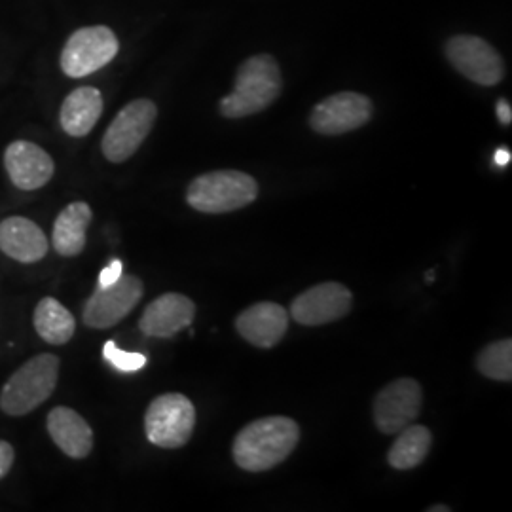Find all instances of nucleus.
<instances>
[{
    "label": "nucleus",
    "instance_id": "26",
    "mask_svg": "<svg viewBox=\"0 0 512 512\" xmlns=\"http://www.w3.org/2000/svg\"><path fill=\"white\" fill-rule=\"evenodd\" d=\"M497 116H499V122H501L503 126H509L512 122L511 105H509L505 99H501V101L497 103Z\"/></svg>",
    "mask_w": 512,
    "mask_h": 512
},
{
    "label": "nucleus",
    "instance_id": "10",
    "mask_svg": "<svg viewBox=\"0 0 512 512\" xmlns=\"http://www.w3.org/2000/svg\"><path fill=\"white\" fill-rule=\"evenodd\" d=\"M423 389L414 378H401L376 395L374 421L384 435H397L420 416Z\"/></svg>",
    "mask_w": 512,
    "mask_h": 512
},
{
    "label": "nucleus",
    "instance_id": "17",
    "mask_svg": "<svg viewBox=\"0 0 512 512\" xmlns=\"http://www.w3.org/2000/svg\"><path fill=\"white\" fill-rule=\"evenodd\" d=\"M46 429L55 446L69 458L84 459L92 454L93 431L76 410L55 406L48 414Z\"/></svg>",
    "mask_w": 512,
    "mask_h": 512
},
{
    "label": "nucleus",
    "instance_id": "19",
    "mask_svg": "<svg viewBox=\"0 0 512 512\" xmlns=\"http://www.w3.org/2000/svg\"><path fill=\"white\" fill-rule=\"evenodd\" d=\"M92 219V207L88 203H69L55 219L52 234L55 253L67 258L80 255L86 247V232Z\"/></svg>",
    "mask_w": 512,
    "mask_h": 512
},
{
    "label": "nucleus",
    "instance_id": "5",
    "mask_svg": "<svg viewBox=\"0 0 512 512\" xmlns=\"http://www.w3.org/2000/svg\"><path fill=\"white\" fill-rule=\"evenodd\" d=\"M196 427V408L181 393L156 397L145 414L147 439L158 448H183Z\"/></svg>",
    "mask_w": 512,
    "mask_h": 512
},
{
    "label": "nucleus",
    "instance_id": "1",
    "mask_svg": "<svg viewBox=\"0 0 512 512\" xmlns=\"http://www.w3.org/2000/svg\"><path fill=\"white\" fill-rule=\"evenodd\" d=\"M300 440V427L287 416H268L245 425L232 446V456L249 473L270 471L289 458Z\"/></svg>",
    "mask_w": 512,
    "mask_h": 512
},
{
    "label": "nucleus",
    "instance_id": "2",
    "mask_svg": "<svg viewBox=\"0 0 512 512\" xmlns=\"http://www.w3.org/2000/svg\"><path fill=\"white\" fill-rule=\"evenodd\" d=\"M61 361L54 353H40L6 380L0 391V410L6 416L21 418L46 403L57 387Z\"/></svg>",
    "mask_w": 512,
    "mask_h": 512
},
{
    "label": "nucleus",
    "instance_id": "9",
    "mask_svg": "<svg viewBox=\"0 0 512 512\" xmlns=\"http://www.w3.org/2000/svg\"><path fill=\"white\" fill-rule=\"evenodd\" d=\"M446 55L458 73L480 86H495L503 80V59L495 52L494 46L482 38L471 35L450 38L446 44Z\"/></svg>",
    "mask_w": 512,
    "mask_h": 512
},
{
    "label": "nucleus",
    "instance_id": "14",
    "mask_svg": "<svg viewBox=\"0 0 512 512\" xmlns=\"http://www.w3.org/2000/svg\"><path fill=\"white\" fill-rule=\"evenodd\" d=\"M196 304L179 293H165L152 300L139 319V329L150 338H171L192 325Z\"/></svg>",
    "mask_w": 512,
    "mask_h": 512
},
{
    "label": "nucleus",
    "instance_id": "24",
    "mask_svg": "<svg viewBox=\"0 0 512 512\" xmlns=\"http://www.w3.org/2000/svg\"><path fill=\"white\" fill-rule=\"evenodd\" d=\"M14 459H16L14 446L6 440H0V480L10 473V469L14 465Z\"/></svg>",
    "mask_w": 512,
    "mask_h": 512
},
{
    "label": "nucleus",
    "instance_id": "28",
    "mask_svg": "<svg viewBox=\"0 0 512 512\" xmlns=\"http://www.w3.org/2000/svg\"><path fill=\"white\" fill-rule=\"evenodd\" d=\"M429 512H450V507H446V505H437V507H429L427 509Z\"/></svg>",
    "mask_w": 512,
    "mask_h": 512
},
{
    "label": "nucleus",
    "instance_id": "16",
    "mask_svg": "<svg viewBox=\"0 0 512 512\" xmlns=\"http://www.w3.org/2000/svg\"><path fill=\"white\" fill-rule=\"evenodd\" d=\"M48 238L37 222L8 217L0 222V251L21 264H33L48 255Z\"/></svg>",
    "mask_w": 512,
    "mask_h": 512
},
{
    "label": "nucleus",
    "instance_id": "21",
    "mask_svg": "<svg viewBox=\"0 0 512 512\" xmlns=\"http://www.w3.org/2000/svg\"><path fill=\"white\" fill-rule=\"evenodd\" d=\"M397 435L399 437L393 442V446L387 454L389 465L399 471H408V469H414L421 465L431 450V440L433 439H431L429 429L423 425L410 423Z\"/></svg>",
    "mask_w": 512,
    "mask_h": 512
},
{
    "label": "nucleus",
    "instance_id": "25",
    "mask_svg": "<svg viewBox=\"0 0 512 512\" xmlns=\"http://www.w3.org/2000/svg\"><path fill=\"white\" fill-rule=\"evenodd\" d=\"M122 274H124L122 262H120V260H112L109 266L99 275V287H107V285L116 283Z\"/></svg>",
    "mask_w": 512,
    "mask_h": 512
},
{
    "label": "nucleus",
    "instance_id": "22",
    "mask_svg": "<svg viewBox=\"0 0 512 512\" xmlns=\"http://www.w3.org/2000/svg\"><path fill=\"white\" fill-rule=\"evenodd\" d=\"M476 368L482 376L495 382L512 380V340H499L482 349L476 357Z\"/></svg>",
    "mask_w": 512,
    "mask_h": 512
},
{
    "label": "nucleus",
    "instance_id": "4",
    "mask_svg": "<svg viewBox=\"0 0 512 512\" xmlns=\"http://www.w3.org/2000/svg\"><path fill=\"white\" fill-rule=\"evenodd\" d=\"M258 198V183L251 175L222 169L194 179L186 190V202L200 213L220 215L243 209Z\"/></svg>",
    "mask_w": 512,
    "mask_h": 512
},
{
    "label": "nucleus",
    "instance_id": "20",
    "mask_svg": "<svg viewBox=\"0 0 512 512\" xmlns=\"http://www.w3.org/2000/svg\"><path fill=\"white\" fill-rule=\"evenodd\" d=\"M33 325L38 336L50 346H63L74 336L76 319L59 300L52 296L42 298L35 308Z\"/></svg>",
    "mask_w": 512,
    "mask_h": 512
},
{
    "label": "nucleus",
    "instance_id": "12",
    "mask_svg": "<svg viewBox=\"0 0 512 512\" xmlns=\"http://www.w3.org/2000/svg\"><path fill=\"white\" fill-rule=\"evenodd\" d=\"M372 118V101L355 92L330 95L310 116V126L321 135H342L363 128Z\"/></svg>",
    "mask_w": 512,
    "mask_h": 512
},
{
    "label": "nucleus",
    "instance_id": "23",
    "mask_svg": "<svg viewBox=\"0 0 512 512\" xmlns=\"http://www.w3.org/2000/svg\"><path fill=\"white\" fill-rule=\"evenodd\" d=\"M103 355L110 365L122 372H137L147 365V357L143 353L133 351H122L114 342H107L103 348Z\"/></svg>",
    "mask_w": 512,
    "mask_h": 512
},
{
    "label": "nucleus",
    "instance_id": "15",
    "mask_svg": "<svg viewBox=\"0 0 512 512\" xmlns=\"http://www.w3.org/2000/svg\"><path fill=\"white\" fill-rule=\"evenodd\" d=\"M236 329L256 348H274L287 334L289 313L274 302H258L239 313Z\"/></svg>",
    "mask_w": 512,
    "mask_h": 512
},
{
    "label": "nucleus",
    "instance_id": "6",
    "mask_svg": "<svg viewBox=\"0 0 512 512\" xmlns=\"http://www.w3.org/2000/svg\"><path fill=\"white\" fill-rule=\"evenodd\" d=\"M158 109L150 99H135L116 114L105 131L101 148L112 164L128 162L154 128Z\"/></svg>",
    "mask_w": 512,
    "mask_h": 512
},
{
    "label": "nucleus",
    "instance_id": "11",
    "mask_svg": "<svg viewBox=\"0 0 512 512\" xmlns=\"http://www.w3.org/2000/svg\"><path fill=\"white\" fill-rule=\"evenodd\" d=\"M353 306V294L346 285L329 281L298 294L291 306L294 321L304 327H319L346 317Z\"/></svg>",
    "mask_w": 512,
    "mask_h": 512
},
{
    "label": "nucleus",
    "instance_id": "3",
    "mask_svg": "<svg viewBox=\"0 0 512 512\" xmlns=\"http://www.w3.org/2000/svg\"><path fill=\"white\" fill-rule=\"evenodd\" d=\"M281 71L272 55H255L239 67L234 92L220 101L226 118H245L268 109L281 93Z\"/></svg>",
    "mask_w": 512,
    "mask_h": 512
},
{
    "label": "nucleus",
    "instance_id": "8",
    "mask_svg": "<svg viewBox=\"0 0 512 512\" xmlns=\"http://www.w3.org/2000/svg\"><path fill=\"white\" fill-rule=\"evenodd\" d=\"M143 293L145 287L139 277L122 274L116 283L95 289L84 306L82 321L90 329H110L137 308Z\"/></svg>",
    "mask_w": 512,
    "mask_h": 512
},
{
    "label": "nucleus",
    "instance_id": "7",
    "mask_svg": "<svg viewBox=\"0 0 512 512\" xmlns=\"http://www.w3.org/2000/svg\"><path fill=\"white\" fill-rule=\"evenodd\" d=\"M120 42L105 25L74 31L61 52V71L69 78H84L101 71L118 55Z\"/></svg>",
    "mask_w": 512,
    "mask_h": 512
},
{
    "label": "nucleus",
    "instance_id": "13",
    "mask_svg": "<svg viewBox=\"0 0 512 512\" xmlns=\"http://www.w3.org/2000/svg\"><path fill=\"white\" fill-rule=\"evenodd\" d=\"M4 167L12 184L31 192L52 181L55 164L52 156L31 141H14L4 150Z\"/></svg>",
    "mask_w": 512,
    "mask_h": 512
},
{
    "label": "nucleus",
    "instance_id": "18",
    "mask_svg": "<svg viewBox=\"0 0 512 512\" xmlns=\"http://www.w3.org/2000/svg\"><path fill=\"white\" fill-rule=\"evenodd\" d=\"M103 114V95L92 86L69 93L59 110L61 129L71 137H86Z\"/></svg>",
    "mask_w": 512,
    "mask_h": 512
},
{
    "label": "nucleus",
    "instance_id": "27",
    "mask_svg": "<svg viewBox=\"0 0 512 512\" xmlns=\"http://www.w3.org/2000/svg\"><path fill=\"white\" fill-rule=\"evenodd\" d=\"M495 164L499 165V167H505V165L511 162V152L509 150H505V148H499L497 152H495Z\"/></svg>",
    "mask_w": 512,
    "mask_h": 512
}]
</instances>
